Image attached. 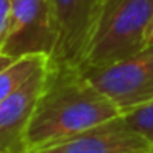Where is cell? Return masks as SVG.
Listing matches in <instances>:
<instances>
[{
  "mask_svg": "<svg viewBox=\"0 0 153 153\" xmlns=\"http://www.w3.org/2000/svg\"><path fill=\"white\" fill-rule=\"evenodd\" d=\"M153 0H100L79 69L97 68L142 51Z\"/></svg>",
  "mask_w": 153,
  "mask_h": 153,
  "instance_id": "7a4b0ae2",
  "label": "cell"
},
{
  "mask_svg": "<svg viewBox=\"0 0 153 153\" xmlns=\"http://www.w3.org/2000/svg\"><path fill=\"white\" fill-rule=\"evenodd\" d=\"M145 43L146 45H152L153 43V17L150 20V25L146 28V33H145Z\"/></svg>",
  "mask_w": 153,
  "mask_h": 153,
  "instance_id": "7c38bea8",
  "label": "cell"
},
{
  "mask_svg": "<svg viewBox=\"0 0 153 153\" xmlns=\"http://www.w3.org/2000/svg\"><path fill=\"white\" fill-rule=\"evenodd\" d=\"M48 66L50 63L0 102V153H28V127L45 87Z\"/></svg>",
  "mask_w": 153,
  "mask_h": 153,
  "instance_id": "52a82bcc",
  "label": "cell"
},
{
  "mask_svg": "<svg viewBox=\"0 0 153 153\" xmlns=\"http://www.w3.org/2000/svg\"><path fill=\"white\" fill-rule=\"evenodd\" d=\"M50 63L48 56L31 54L15 59L8 68L0 71V102L5 100L13 91H17L27 79H30L36 71Z\"/></svg>",
  "mask_w": 153,
  "mask_h": 153,
  "instance_id": "ba28073f",
  "label": "cell"
},
{
  "mask_svg": "<svg viewBox=\"0 0 153 153\" xmlns=\"http://www.w3.org/2000/svg\"><path fill=\"white\" fill-rule=\"evenodd\" d=\"M122 119L133 132L142 135L153 146V99L122 112Z\"/></svg>",
  "mask_w": 153,
  "mask_h": 153,
  "instance_id": "9c48e42d",
  "label": "cell"
},
{
  "mask_svg": "<svg viewBox=\"0 0 153 153\" xmlns=\"http://www.w3.org/2000/svg\"><path fill=\"white\" fill-rule=\"evenodd\" d=\"M13 58H10V56H7V54H2L0 53V71H4L5 68H8L12 63H13Z\"/></svg>",
  "mask_w": 153,
  "mask_h": 153,
  "instance_id": "8fae6325",
  "label": "cell"
},
{
  "mask_svg": "<svg viewBox=\"0 0 153 153\" xmlns=\"http://www.w3.org/2000/svg\"><path fill=\"white\" fill-rule=\"evenodd\" d=\"M120 110L79 68L48 66L46 81L28 127V153L117 119Z\"/></svg>",
  "mask_w": 153,
  "mask_h": 153,
  "instance_id": "6da1fadb",
  "label": "cell"
},
{
  "mask_svg": "<svg viewBox=\"0 0 153 153\" xmlns=\"http://www.w3.org/2000/svg\"><path fill=\"white\" fill-rule=\"evenodd\" d=\"M56 30L48 0H12L8 27L0 53L18 59L31 54L51 58Z\"/></svg>",
  "mask_w": 153,
  "mask_h": 153,
  "instance_id": "277c9868",
  "label": "cell"
},
{
  "mask_svg": "<svg viewBox=\"0 0 153 153\" xmlns=\"http://www.w3.org/2000/svg\"><path fill=\"white\" fill-rule=\"evenodd\" d=\"M100 0H48L56 30L50 64L79 68L96 23Z\"/></svg>",
  "mask_w": 153,
  "mask_h": 153,
  "instance_id": "5b68a950",
  "label": "cell"
},
{
  "mask_svg": "<svg viewBox=\"0 0 153 153\" xmlns=\"http://www.w3.org/2000/svg\"><path fill=\"white\" fill-rule=\"evenodd\" d=\"M10 10H12V0H0V48H2L5 33H7Z\"/></svg>",
  "mask_w": 153,
  "mask_h": 153,
  "instance_id": "30bf717a",
  "label": "cell"
},
{
  "mask_svg": "<svg viewBox=\"0 0 153 153\" xmlns=\"http://www.w3.org/2000/svg\"><path fill=\"white\" fill-rule=\"evenodd\" d=\"M81 71L120 114L153 99V43L123 59Z\"/></svg>",
  "mask_w": 153,
  "mask_h": 153,
  "instance_id": "3957f363",
  "label": "cell"
},
{
  "mask_svg": "<svg viewBox=\"0 0 153 153\" xmlns=\"http://www.w3.org/2000/svg\"><path fill=\"white\" fill-rule=\"evenodd\" d=\"M31 153H153V146L119 115Z\"/></svg>",
  "mask_w": 153,
  "mask_h": 153,
  "instance_id": "8992f818",
  "label": "cell"
}]
</instances>
